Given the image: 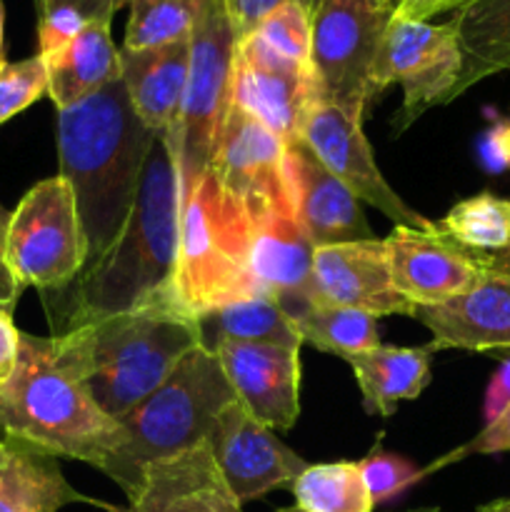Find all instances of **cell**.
<instances>
[{
  "mask_svg": "<svg viewBox=\"0 0 510 512\" xmlns=\"http://www.w3.org/2000/svg\"><path fill=\"white\" fill-rule=\"evenodd\" d=\"M90 503L65 480L58 458L10 443L0 475V512H58L65 505Z\"/></svg>",
  "mask_w": 510,
  "mask_h": 512,
  "instance_id": "26",
  "label": "cell"
},
{
  "mask_svg": "<svg viewBox=\"0 0 510 512\" xmlns=\"http://www.w3.org/2000/svg\"><path fill=\"white\" fill-rule=\"evenodd\" d=\"M48 95V65L40 55L0 68V125Z\"/></svg>",
  "mask_w": 510,
  "mask_h": 512,
  "instance_id": "33",
  "label": "cell"
},
{
  "mask_svg": "<svg viewBox=\"0 0 510 512\" xmlns=\"http://www.w3.org/2000/svg\"><path fill=\"white\" fill-rule=\"evenodd\" d=\"M0 438L103 473L123 445V425L100 410L53 335L20 333L18 365L0 388Z\"/></svg>",
  "mask_w": 510,
  "mask_h": 512,
  "instance_id": "4",
  "label": "cell"
},
{
  "mask_svg": "<svg viewBox=\"0 0 510 512\" xmlns=\"http://www.w3.org/2000/svg\"><path fill=\"white\" fill-rule=\"evenodd\" d=\"M480 260H483V268L488 270V273L510 275V243L505 245L503 250H498V253H480Z\"/></svg>",
  "mask_w": 510,
  "mask_h": 512,
  "instance_id": "44",
  "label": "cell"
},
{
  "mask_svg": "<svg viewBox=\"0 0 510 512\" xmlns=\"http://www.w3.org/2000/svg\"><path fill=\"white\" fill-rule=\"evenodd\" d=\"M430 355L433 350L428 345L395 348L380 343L348 358L363 408L370 415H393L400 403L418 398L430 383Z\"/></svg>",
  "mask_w": 510,
  "mask_h": 512,
  "instance_id": "25",
  "label": "cell"
},
{
  "mask_svg": "<svg viewBox=\"0 0 510 512\" xmlns=\"http://www.w3.org/2000/svg\"><path fill=\"white\" fill-rule=\"evenodd\" d=\"M20 355V330L15 328L13 313L0 310V388L10 380Z\"/></svg>",
  "mask_w": 510,
  "mask_h": 512,
  "instance_id": "42",
  "label": "cell"
},
{
  "mask_svg": "<svg viewBox=\"0 0 510 512\" xmlns=\"http://www.w3.org/2000/svg\"><path fill=\"white\" fill-rule=\"evenodd\" d=\"M128 512H243L208 440L145 465L128 495Z\"/></svg>",
  "mask_w": 510,
  "mask_h": 512,
  "instance_id": "20",
  "label": "cell"
},
{
  "mask_svg": "<svg viewBox=\"0 0 510 512\" xmlns=\"http://www.w3.org/2000/svg\"><path fill=\"white\" fill-rule=\"evenodd\" d=\"M400 20H430L445 10H458L468 0H385Z\"/></svg>",
  "mask_w": 510,
  "mask_h": 512,
  "instance_id": "41",
  "label": "cell"
},
{
  "mask_svg": "<svg viewBox=\"0 0 510 512\" xmlns=\"http://www.w3.org/2000/svg\"><path fill=\"white\" fill-rule=\"evenodd\" d=\"M315 245L295 210H273L253 220L250 270L260 293L273 298L288 318L320 303L313 278Z\"/></svg>",
  "mask_w": 510,
  "mask_h": 512,
  "instance_id": "19",
  "label": "cell"
},
{
  "mask_svg": "<svg viewBox=\"0 0 510 512\" xmlns=\"http://www.w3.org/2000/svg\"><path fill=\"white\" fill-rule=\"evenodd\" d=\"M60 355L110 418L123 420L200 345L195 315L173 290L143 308L53 335Z\"/></svg>",
  "mask_w": 510,
  "mask_h": 512,
  "instance_id": "2",
  "label": "cell"
},
{
  "mask_svg": "<svg viewBox=\"0 0 510 512\" xmlns=\"http://www.w3.org/2000/svg\"><path fill=\"white\" fill-rule=\"evenodd\" d=\"M190 38L160 48H120V78L138 118L163 138H170L178 123L188 83Z\"/></svg>",
  "mask_w": 510,
  "mask_h": 512,
  "instance_id": "22",
  "label": "cell"
},
{
  "mask_svg": "<svg viewBox=\"0 0 510 512\" xmlns=\"http://www.w3.org/2000/svg\"><path fill=\"white\" fill-rule=\"evenodd\" d=\"M385 248L395 288L415 308L458 298L488 273L480 253L463 248L440 233V228L415 230L395 225L385 238Z\"/></svg>",
  "mask_w": 510,
  "mask_h": 512,
  "instance_id": "15",
  "label": "cell"
},
{
  "mask_svg": "<svg viewBox=\"0 0 510 512\" xmlns=\"http://www.w3.org/2000/svg\"><path fill=\"white\" fill-rule=\"evenodd\" d=\"M480 163L485 165L488 173H503L510 170V120H495L478 143Z\"/></svg>",
  "mask_w": 510,
  "mask_h": 512,
  "instance_id": "37",
  "label": "cell"
},
{
  "mask_svg": "<svg viewBox=\"0 0 510 512\" xmlns=\"http://www.w3.org/2000/svg\"><path fill=\"white\" fill-rule=\"evenodd\" d=\"M8 225L10 213L0 203V310L13 313L25 288L18 283V278H15L13 268L8 263Z\"/></svg>",
  "mask_w": 510,
  "mask_h": 512,
  "instance_id": "38",
  "label": "cell"
},
{
  "mask_svg": "<svg viewBox=\"0 0 510 512\" xmlns=\"http://www.w3.org/2000/svg\"><path fill=\"white\" fill-rule=\"evenodd\" d=\"M360 473H363L365 488H368L373 505L385 503V500L395 498V495L403 493L405 488H410L413 483H418L420 478H425L423 470H418L415 465H410L408 460L400 458L395 453H385V450L375 448L368 458L360 460Z\"/></svg>",
  "mask_w": 510,
  "mask_h": 512,
  "instance_id": "34",
  "label": "cell"
},
{
  "mask_svg": "<svg viewBox=\"0 0 510 512\" xmlns=\"http://www.w3.org/2000/svg\"><path fill=\"white\" fill-rule=\"evenodd\" d=\"M430 330L433 350H510V275L485 273L468 293L413 313Z\"/></svg>",
  "mask_w": 510,
  "mask_h": 512,
  "instance_id": "21",
  "label": "cell"
},
{
  "mask_svg": "<svg viewBox=\"0 0 510 512\" xmlns=\"http://www.w3.org/2000/svg\"><path fill=\"white\" fill-rule=\"evenodd\" d=\"M230 400L235 393L218 358L198 345L155 393L120 420L123 445L103 473L130 495L145 465L208 440L215 418Z\"/></svg>",
  "mask_w": 510,
  "mask_h": 512,
  "instance_id": "6",
  "label": "cell"
},
{
  "mask_svg": "<svg viewBox=\"0 0 510 512\" xmlns=\"http://www.w3.org/2000/svg\"><path fill=\"white\" fill-rule=\"evenodd\" d=\"M200 345L210 353L220 343H273L300 348L293 320L268 295L235 300L198 315Z\"/></svg>",
  "mask_w": 510,
  "mask_h": 512,
  "instance_id": "27",
  "label": "cell"
},
{
  "mask_svg": "<svg viewBox=\"0 0 510 512\" xmlns=\"http://www.w3.org/2000/svg\"><path fill=\"white\" fill-rule=\"evenodd\" d=\"M450 23L463 60L458 83L448 95L453 103L480 80L510 70V0H468Z\"/></svg>",
  "mask_w": 510,
  "mask_h": 512,
  "instance_id": "23",
  "label": "cell"
},
{
  "mask_svg": "<svg viewBox=\"0 0 510 512\" xmlns=\"http://www.w3.org/2000/svg\"><path fill=\"white\" fill-rule=\"evenodd\" d=\"M493 453H510V410L500 415L495 423L485 425L473 440H468L465 445L455 448L453 453H448L445 458L435 460L428 468H423V475L435 473V470L445 468L450 463H458V460L470 458V455H493Z\"/></svg>",
  "mask_w": 510,
  "mask_h": 512,
  "instance_id": "36",
  "label": "cell"
},
{
  "mask_svg": "<svg viewBox=\"0 0 510 512\" xmlns=\"http://www.w3.org/2000/svg\"><path fill=\"white\" fill-rule=\"evenodd\" d=\"M323 100L313 65H298L270 50L255 33L235 43L230 103L265 125L283 145L300 140L310 110Z\"/></svg>",
  "mask_w": 510,
  "mask_h": 512,
  "instance_id": "11",
  "label": "cell"
},
{
  "mask_svg": "<svg viewBox=\"0 0 510 512\" xmlns=\"http://www.w3.org/2000/svg\"><path fill=\"white\" fill-rule=\"evenodd\" d=\"M290 320L300 343H308L343 360L380 345L378 318L363 310L315 303L298 310Z\"/></svg>",
  "mask_w": 510,
  "mask_h": 512,
  "instance_id": "28",
  "label": "cell"
},
{
  "mask_svg": "<svg viewBox=\"0 0 510 512\" xmlns=\"http://www.w3.org/2000/svg\"><path fill=\"white\" fill-rule=\"evenodd\" d=\"M215 358L235 400L270 430H290L300 415V348L220 343Z\"/></svg>",
  "mask_w": 510,
  "mask_h": 512,
  "instance_id": "16",
  "label": "cell"
},
{
  "mask_svg": "<svg viewBox=\"0 0 510 512\" xmlns=\"http://www.w3.org/2000/svg\"><path fill=\"white\" fill-rule=\"evenodd\" d=\"M478 512H510V498H500L488 505H480Z\"/></svg>",
  "mask_w": 510,
  "mask_h": 512,
  "instance_id": "45",
  "label": "cell"
},
{
  "mask_svg": "<svg viewBox=\"0 0 510 512\" xmlns=\"http://www.w3.org/2000/svg\"><path fill=\"white\" fill-rule=\"evenodd\" d=\"M438 228L473 253H498L510 243V200L493 193L465 198L448 210Z\"/></svg>",
  "mask_w": 510,
  "mask_h": 512,
  "instance_id": "30",
  "label": "cell"
},
{
  "mask_svg": "<svg viewBox=\"0 0 510 512\" xmlns=\"http://www.w3.org/2000/svg\"><path fill=\"white\" fill-rule=\"evenodd\" d=\"M253 220L238 198L205 173L180 200L173 293L190 315L260 293L250 270Z\"/></svg>",
  "mask_w": 510,
  "mask_h": 512,
  "instance_id": "5",
  "label": "cell"
},
{
  "mask_svg": "<svg viewBox=\"0 0 510 512\" xmlns=\"http://www.w3.org/2000/svg\"><path fill=\"white\" fill-rule=\"evenodd\" d=\"M293 208L315 248L375 238L353 190L335 178L303 140L285 145Z\"/></svg>",
  "mask_w": 510,
  "mask_h": 512,
  "instance_id": "18",
  "label": "cell"
},
{
  "mask_svg": "<svg viewBox=\"0 0 510 512\" xmlns=\"http://www.w3.org/2000/svg\"><path fill=\"white\" fill-rule=\"evenodd\" d=\"M158 138L130 105L123 78L58 110L60 175L75 193L88 250L83 273L123 230Z\"/></svg>",
  "mask_w": 510,
  "mask_h": 512,
  "instance_id": "1",
  "label": "cell"
},
{
  "mask_svg": "<svg viewBox=\"0 0 510 512\" xmlns=\"http://www.w3.org/2000/svg\"><path fill=\"white\" fill-rule=\"evenodd\" d=\"M125 50L160 48L188 40L203 10V0H125Z\"/></svg>",
  "mask_w": 510,
  "mask_h": 512,
  "instance_id": "31",
  "label": "cell"
},
{
  "mask_svg": "<svg viewBox=\"0 0 510 512\" xmlns=\"http://www.w3.org/2000/svg\"><path fill=\"white\" fill-rule=\"evenodd\" d=\"M510 410V358H505L500 363V368L495 370L493 380L488 385V393H485V405H483V415H485V425L495 423L503 413Z\"/></svg>",
  "mask_w": 510,
  "mask_h": 512,
  "instance_id": "40",
  "label": "cell"
},
{
  "mask_svg": "<svg viewBox=\"0 0 510 512\" xmlns=\"http://www.w3.org/2000/svg\"><path fill=\"white\" fill-rule=\"evenodd\" d=\"M35 3H38L40 13L68 5V8L80 10L88 20H105V23H113V15L123 8L125 0H35Z\"/></svg>",
  "mask_w": 510,
  "mask_h": 512,
  "instance_id": "43",
  "label": "cell"
},
{
  "mask_svg": "<svg viewBox=\"0 0 510 512\" xmlns=\"http://www.w3.org/2000/svg\"><path fill=\"white\" fill-rule=\"evenodd\" d=\"M393 10L385 0H320L313 13V63L323 100L363 120L370 73Z\"/></svg>",
  "mask_w": 510,
  "mask_h": 512,
  "instance_id": "9",
  "label": "cell"
},
{
  "mask_svg": "<svg viewBox=\"0 0 510 512\" xmlns=\"http://www.w3.org/2000/svg\"><path fill=\"white\" fill-rule=\"evenodd\" d=\"M270 50L298 65L310 63L313 48V15L300 0H285L270 10L253 30Z\"/></svg>",
  "mask_w": 510,
  "mask_h": 512,
  "instance_id": "32",
  "label": "cell"
},
{
  "mask_svg": "<svg viewBox=\"0 0 510 512\" xmlns=\"http://www.w3.org/2000/svg\"><path fill=\"white\" fill-rule=\"evenodd\" d=\"M178 228V170L168 138L160 135L148 155L123 230L108 253L75 280L65 330L143 308L173 290Z\"/></svg>",
  "mask_w": 510,
  "mask_h": 512,
  "instance_id": "3",
  "label": "cell"
},
{
  "mask_svg": "<svg viewBox=\"0 0 510 512\" xmlns=\"http://www.w3.org/2000/svg\"><path fill=\"white\" fill-rule=\"evenodd\" d=\"M88 23L90 20L85 18L80 10L68 8V5L40 13V20H38V55L40 58L48 60V58H53V55H58L60 50H63L65 45H68L70 40H73L75 35H78Z\"/></svg>",
  "mask_w": 510,
  "mask_h": 512,
  "instance_id": "35",
  "label": "cell"
},
{
  "mask_svg": "<svg viewBox=\"0 0 510 512\" xmlns=\"http://www.w3.org/2000/svg\"><path fill=\"white\" fill-rule=\"evenodd\" d=\"M300 3H303L305 8L310 10V15H313V13H315V8H318V3H320V0H300Z\"/></svg>",
  "mask_w": 510,
  "mask_h": 512,
  "instance_id": "48",
  "label": "cell"
},
{
  "mask_svg": "<svg viewBox=\"0 0 510 512\" xmlns=\"http://www.w3.org/2000/svg\"><path fill=\"white\" fill-rule=\"evenodd\" d=\"M8 458H10V443L5 438H0V475H3L5 465H8Z\"/></svg>",
  "mask_w": 510,
  "mask_h": 512,
  "instance_id": "47",
  "label": "cell"
},
{
  "mask_svg": "<svg viewBox=\"0 0 510 512\" xmlns=\"http://www.w3.org/2000/svg\"><path fill=\"white\" fill-rule=\"evenodd\" d=\"M415 512H440L438 508H430V510H415Z\"/></svg>",
  "mask_w": 510,
  "mask_h": 512,
  "instance_id": "49",
  "label": "cell"
},
{
  "mask_svg": "<svg viewBox=\"0 0 510 512\" xmlns=\"http://www.w3.org/2000/svg\"><path fill=\"white\" fill-rule=\"evenodd\" d=\"M48 65V95L55 110L80 103L120 78V48L110 38V23L90 20Z\"/></svg>",
  "mask_w": 510,
  "mask_h": 512,
  "instance_id": "24",
  "label": "cell"
},
{
  "mask_svg": "<svg viewBox=\"0 0 510 512\" xmlns=\"http://www.w3.org/2000/svg\"><path fill=\"white\" fill-rule=\"evenodd\" d=\"M298 512H373L358 463L308 465L290 485Z\"/></svg>",
  "mask_w": 510,
  "mask_h": 512,
  "instance_id": "29",
  "label": "cell"
},
{
  "mask_svg": "<svg viewBox=\"0 0 510 512\" xmlns=\"http://www.w3.org/2000/svg\"><path fill=\"white\" fill-rule=\"evenodd\" d=\"M280 3H285V0H225V8H228L230 23L235 30V43L253 33L255 25Z\"/></svg>",
  "mask_w": 510,
  "mask_h": 512,
  "instance_id": "39",
  "label": "cell"
},
{
  "mask_svg": "<svg viewBox=\"0 0 510 512\" xmlns=\"http://www.w3.org/2000/svg\"><path fill=\"white\" fill-rule=\"evenodd\" d=\"M235 30L225 0H203L190 33V65L178 123L168 138L178 170L180 200L208 173L215 138L230 105Z\"/></svg>",
  "mask_w": 510,
  "mask_h": 512,
  "instance_id": "7",
  "label": "cell"
},
{
  "mask_svg": "<svg viewBox=\"0 0 510 512\" xmlns=\"http://www.w3.org/2000/svg\"><path fill=\"white\" fill-rule=\"evenodd\" d=\"M225 483L240 503L263 498L275 488H290L308 468L275 430L255 420L238 400H230L215 418L208 438Z\"/></svg>",
  "mask_w": 510,
  "mask_h": 512,
  "instance_id": "14",
  "label": "cell"
},
{
  "mask_svg": "<svg viewBox=\"0 0 510 512\" xmlns=\"http://www.w3.org/2000/svg\"><path fill=\"white\" fill-rule=\"evenodd\" d=\"M460 48L453 23L390 18L370 73V100L388 85H403V105L395 113V135L415 123L433 105L448 103L458 83Z\"/></svg>",
  "mask_w": 510,
  "mask_h": 512,
  "instance_id": "10",
  "label": "cell"
},
{
  "mask_svg": "<svg viewBox=\"0 0 510 512\" xmlns=\"http://www.w3.org/2000/svg\"><path fill=\"white\" fill-rule=\"evenodd\" d=\"M313 278L320 303L363 310L375 318H413L415 313V305L395 288L385 240L370 238L315 248Z\"/></svg>",
  "mask_w": 510,
  "mask_h": 512,
  "instance_id": "17",
  "label": "cell"
},
{
  "mask_svg": "<svg viewBox=\"0 0 510 512\" xmlns=\"http://www.w3.org/2000/svg\"><path fill=\"white\" fill-rule=\"evenodd\" d=\"M208 170L245 205L250 220L273 210H295L283 140L235 103L228 105Z\"/></svg>",
  "mask_w": 510,
  "mask_h": 512,
  "instance_id": "12",
  "label": "cell"
},
{
  "mask_svg": "<svg viewBox=\"0 0 510 512\" xmlns=\"http://www.w3.org/2000/svg\"><path fill=\"white\" fill-rule=\"evenodd\" d=\"M363 120L353 118L338 105L320 100L310 110L303 125L300 140L305 148L330 170L338 180H343L358 200L375 205L385 218L395 225L415 230H435L438 223L428 220L425 215L415 213L410 205L403 203L398 193L388 185L380 173L375 155L370 150L368 138L363 135Z\"/></svg>",
  "mask_w": 510,
  "mask_h": 512,
  "instance_id": "13",
  "label": "cell"
},
{
  "mask_svg": "<svg viewBox=\"0 0 510 512\" xmlns=\"http://www.w3.org/2000/svg\"><path fill=\"white\" fill-rule=\"evenodd\" d=\"M8 63L5 60V10H3V0H0V68Z\"/></svg>",
  "mask_w": 510,
  "mask_h": 512,
  "instance_id": "46",
  "label": "cell"
},
{
  "mask_svg": "<svg viewBox=\"0 0 510 512\" xmlns=\"http://www.w3.org/2000/svg\"><path fill=\"white\" fill-rule=\"evenodd\" d=\"M85 235L63 175L35 183L10 213L8 263L23 288L58 293L85 268Z\"/></svg>",
  "mask_w": 510,
  "mask_h": 512,
  "instance_id": "8",
  "label": "cell"
}]
</instances>
